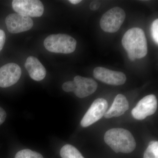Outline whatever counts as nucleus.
I'll return each instance as SVG.
<instances>
[{
    "label": "nucleus",
    "mask_w": 158,
    "mask_h": 158,
    "mask_svg": "<svg viewBox=\"0 0 158 158\" xmlns=\"http://www.w3.org/2000/svg\"><path fill=\"white\" fill-rule=\"evenodd\" d=\"M93 75L95 79L103 83L116 86L123 85L127 80L126 77L123 73L102 67L94 69Z\"/></svg>",
    "instance_id": "9"
},
{
    "label": "nucleus",
    "mask_w": 158,
    "mask_h": 158,
    "mask_svg": "<svg viewBox=\"0 0 158 158\" xmlns=\"http://www.w3.org/2000/svg\"><path fill=\"white\" fill-rule=\"evenodd\" d=\"M44 45L51 52L70 54L75 50L77 41L67 34H51L44 40Z\"/></svg>",
    "instance_id": "3"
},
{
    "label": "nucleus",
    "mask_w": 158,
    "mask_h": 158,
    "mask_svg": "<svg viewBox=\"0 0 158 158\" xmlns=\"http://www.w3.org/2000/svg\"><path fill=\"white\" fill-rule=\"evenodd\" d=\"M101 3L98 1H94L91 2L90 5V8L91 10L95 11L97 10L100 6Z\"/></svg>",
    "instance_id": "21"
},
{
    "label": "nucleus",
    "mask_w": 158,
    "mask_h": 158,
    "mask_svg": "<svg viewBox=\"0 0 158 158\" xmlns=\"http://www.w3.org/2000/svg\"><path fill=\"white\" fill-rule=\"evenodd\" d=\"M22 70L18 65L9 63L0 68V87L6 88L16 84L20 78Z\"/></svg>",
    "instance_id": "10"
},
{
    "label": "nucleus",
    "mask_w": 158,
    "mask_h": 158,
    "mask_svg": "<svg viewBox=\"0 0 158 158\" xmlns=\"http://www.w3.org/2000/svg\"><path fill=\"white\" fill-rule=\"evenodd\" d=\"M125 18V12L123 9L119 7H114L102 15L100 21L101 27L105 32L115 33L120 29Z\"/></svg>",
    "instance_id": "4"
},
{
    "label": "nucleus",
    "mask_w": 158,
    "mask_h": 158,
    "mask_svg": "<svg viewBox=\"0 0 158 158\" xmlns=\"http://www.w3.org/2000/svg\"><path fill=\"white\" fill-rule=\"evenodd\" d=\"M107 102L105 99L98 98L92 103L81 122L82 127L90 126L100 119L107 110Z\"/></svg>",
    "instance_id": "6"
},
{
    "label": "nucleus",
    "mask_w": 158,
    "mask_h": 158,
    "mask_svg": "<svg viewBox=\"0 0 158 158\" xmlns=\"http://www.w3.org/2000/svg\"><path fill=\"white\" fill-rule=\"evenodd\" d=\"M122 43L131 61L142 59L147 55V40L144 31L140 28L128 30L123 37Z\"/></svg>",
    "instance_id": "1"
},
{
    "label": "nucleus",
    "mask_w": 158,
    "mask_h": 158,
    "mask_svg": "<svg viewBox=\"0 0 158 158\" xmlns=\"http://www.w3.org/2000/svg\"><path fill=\"white\" fill-rule=\"evenodd\" d=\"M12 7L18 14L30 18L40 17L44 11L42 3L38 0H14Z\"/></svg>",
    "instance_id": "5"
},
{
    "label": "nucleus",
    "mask_w": 158,
    "mask_h": 158,
    "mask_svg": "<svg viewBox=\"0 0 158 158\" xmlns=\"http://www.w3.org/2000/svg\"><path fill=\"white\" fill-rule=\"evenodd\" d=\"M104 141L116 153H129L135 149V138L129 131L116 128L108 130L105 133Z\"/></svg>",
    "instance_id": "2"
},
{
    "label": "nucleus",
    "mask_w": 158,
    "mask_h": 158,
    "mask_svg": "<svg viewBox=\"0 0 158 158\" xmlns=\"http://www.w3.org/2000/svg\"><path fill=\"white\" fill-rule=\"evenodd\" d=\"M75 84V94L79 98H84L91 95L96 91L98 84L93 79L77 76L74 78Z\"/></svg>",
    "instance_id": "11"
},
{
    "label": "nucleus",
    "mask_w": 158,
    "mask_h": 158,
    "mask_svg": "<svg viewBox=\"0 0 158 158\" xmlns=\"http://www.w3.org/2000/svg\"><path fill=\"white\" fill-rule=\"evenodd\" d=\"M6 23L8 31L12 34L29 31L34 25L31 18L18 13H12L8 15L6 18Z\"/></svg>",
    "instance_id": "8"
},
{
    "label": "nucleus",
    "mask_w": 158,
    "mask_h": 158,
    "mask_svg": "<svg viewBox=\"0 0 158 158\" xmlns=\"http://www.w3.org/2000/svg\"><path fill=\"white\" fill-rule=\"evenodd\" d=\"M156 98L154 94H150L141 99L133 109V117L138 120H143L154 114L157 109Z\"/></svg>",
    "instance_id": "7"
},
{
    "label": "nucleus",
    "mask_w": 158,
    "mask_h": 158,
    "mask_svg": "<svg viewBox=\"0 0 158 158\" xmlns=\"http://www.w3.org/2000/svg\"><path fill=\"white\" fill-rule=\"evenodd\" d=\"M60 154L62 158H85L78 150L69 144H65L62 148Z\"/></svg>",
    "instance_id": "14"
},
{
    "label": "nucleus",
    "mask_w": 158,
    "mask_h": 158,
    "mask_svg": "<svg viewBox=\"0 0 158 158\" xmlns=\"http://www.w3.org/2000/svg\"><path fill=\"white\" fill-rule=\"evenodd\" d=\"M7 114L5 110L0 107V125L2 124L6 120Z\"/></svg>",
    "instance_id": "20"
},
{
    "label": "nucleus",
    "mask_w": 158,
    "mask_h": 158,
    "mask_svg": "<svg viewBox=\"0 0 158 158\" xmlns=\"http://www.w3.org/2000/svg\"><path fill=\"white\" fill-rule=\"evenodd\" d=\"M151 34L152 39L156 44H158V19L155 20L151 26Z\"/></svg>",
    "instance_id": "17"
},
{
    "label": "nucleus",
    "mask_w": 158,
    "mask_h": 158,
    "mask_svg": "<svg viewBox=\"0 0 158 158\" xmlns=\"http://www.w3.org/2000/svg\"><path fill=\"white\" fill-rule=\"evenodd\" d=\"M76 88L75 84L73 81L65 82L62 85V89L65 92H74Z\"/></svg>",
    "instance_id": "18"
},
{
    "label": "nucleus",
    "mask_w": 158,
    "mask_h": 158,
    "mask_svg": "<svg viewBox=\"0 0 158 158\" xmlns=\"http://www.w3.org/2000/svg\"><path fill=\"white\" fill-rule=\"evenodd\" d=\"M15 158H44L39 153L28 149L19 151L16 154Z\"/></svg>",
    "instance_id": "16"
},
{
    "label": "nucleus",
    "mask_w": 158,
    "mask_h": 158,
    "mask_svg": "<svg viewBox=\"0 0 158 158\" xmlns=\"http://www.w3.org/2000/svg\"><path fill=\"white\" fill-rule=\"evenodd\" d=\"M144 158H158V142L152 141L144 152Z\"/></svg>",
    "instance_id": "15"
},
{
    "label": "nucleus",
    "mask_w": 158,
    "mask_h": 158,
    "mask_svg": "<svg viewBox=\"0 0 158 158\" xmlns=\"http://www.w3.org/2000/svg\"><path fill=\"white\" fill-rule=\"evenodd\" d=\"M25 67L30 76L34 81H42L46 75L45 68L36 57H29L26 60Z\"/></svg>",
    "instance_id": "12"
},
{
    "label": "nucleus",
    "mask_w": 158,
    "mask_h": 158,
    "mask_svg": "<svg viewBox=\"0 0 158 158\" xmlns=\"http://www.w3.org/2000/svg\"><path fill=\"white\" fill-rule=\"evenodd\" d=\"M6 35L5 32L0 29V52L2 50L6 41Z\"/></svg>",
    "instance_id": "19"
},
{
    "label": "nucleus",
    "mask_w": 158,
    "mask_h": 158,
    "mask_svg": "<svg viewBox=\"0 0 158 158\" xmlns=\"http://www.w3.org/2000/svg\"><path fill=\"white\" fill-rule=\"evenodd\" d=\"M129 109V102L125 96L118 94L114 99L110 109L106 112L105 118H109L118 117L123 115Z\"/></svg>",
    "instance_id": "13"
},
{
    "label": "nucleus",
    "mask_w": 158,
    "mask_h": 158,
    "mask_svg": "<svg viewBox=\"0 0 158 158\" xmlns=\"http://www.w3.org/2000/svg\"><path fill=\"white\" fill-rule=\"evenodd\" d=\"M69 2L73 5H77V4L81 3L82 1L81 0H69Z\"/></svg>",
    "instance_id": "22"
}]
</instances>
